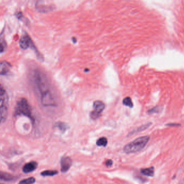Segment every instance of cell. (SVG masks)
I'll return each mask as SVG.
<instances>
[{"instance_id": "4", "label": "cell", "mask_w": 184, "mask_h": 184, "mask_svg": "<svg viewBox=\"0 0 184 184\" xmlns=\"http://www.w3.org/2000/svg\"><path fill=\"white\" fill-rule=\"evenodd\" d=\"M15 114L24 115L32 119L30 107L26 99H22L18 102L15 110Z\"/></svg>"}, {"instance_id": "12", "label": "cell", "mask_w": 184, "mask_h": 184, "mask_svg": "<svg viewBox=\"0 0 184 184\" xmlns=\"http://www.w3.org/2000/svg\"><path fill=\"white\" fill-rule=\"evenodd\" d=\"M108 144L107 138L105 137H101L97 140L96 144L99 146H105Z\"/></svg>"}, {"instance_id": "19", "label": "cell", "mask_w": 184, "mask_h": 184, "mask_svg": "<svg viewBox=\"0 0 184 184\" xmlns=\"http://www.w3.org/2000/svg\"><path fill=\"white\" fill-rule=\"evenodd\" d=\"M112 160H111V159H108L105 162V165L107 166V167H111L112 165Z\"/></svg>"}, {"instance_id": "3", "label": "cell", "mask_w": 184, "mask_h": 184, "mask_svg": "<svg viewBox=\"0 0 184 184\" xmlns=\"http://www.w3.org/2000/svg\"><path fill=\"white\" fill-rule=\"evenodd\" d=\"M9 99L7 93L2 86L0 88V114H1V121L5 122L7 118L8 109L9 104Z\"/></svg>"}, {"instance_id": "8", "label": "cell", "mask_w": 184, "mask_h": 184, "mask_svg": "<svg viewBox=\"0 0 184 184\" xmlns=\"http://www.w3.org/2000/svg\"><path fill=\"white\" fill-rule=\"evenodd\" d=\"M37 167V163L36 162H31L25 164L22 169L24 173H28L34 171Z\"/></svg>"}, {"instance_id": "20", "label": "cell", "mask_w": 184, "mask_h": 184, "mask_svg": "<svg viewBox=\"0 0 184 184\" xmlns=\"http://www.w3.org/2000/svg\"><path fill=\"white\" fill-rule=\"evenodd\" d=\"M167 126H180V124H167Z\"/></svg>"}, {"instance_id": "11", "label": "cell", "mask_w": 184, "mask_h": 184, "mask_svg": "<svg viewBox=\"0 0 184 184\" xmlns=\"http://www.w3.org/2000/svg\"><path fill=\"white\" fill-rule=\"evenodd\" d=\"M14 177L9 173L1 172V179L5 181H11L13 179Z\"/></svg>"}, {"instance_id": "18", "label": "cell", "mask_w": 184, "mask_h": 184, "mask_svg": "<svg viewBox=\"0 0 184 184\" xmlns=\"http://www.w3.org/2000/svg\"><path fill=\"white\" fill-rule=\"evenodd\" d=\"M162 110V108L159 107H156L153 108L152 109L149 110V113L150 114H154V113H159Z\"/></svg>"}, {"instance_id": "6", "label": "cell", "mask_w": 184, "mask_h": 184, "mask_svg": "<svg viewBox=\"0 0 184 184\" xmlns=\"http://www.w3.org/2000/svg\"><path fill=\"white\" fill-rule=\"evenodd\" d=\"M72 165V160L69 157H63L61 161V171L62 172H66L68 171Z\"/></svg>"}, {"instance_id": "2", "label": "cell", "mask_w": 184, "mask_h": 184, "mask_svg": "<svg viewBox=\"0 0 184 184\" xmlns=\"http://www.w3.org/2000/svg\"><path fill=\"white\" fill-rule=\"evenodd\" d=\"M150 140L149 136H142L126 145L124 149V152L126 153H132L140 151L144 149Z\"/></svg>"}, {"instance_id": "17", "label": "cell", "mask_w": 184, "mask_h": 184, "mask_svg": "<svg viewBox=\"0 0 184 184\" xmlns=\"http://www.w3.org/2000/svg\"><path fill=\"white\" fill-rule=\"evenodd\" d=\"M151 124H152L151 123H148L144 124V125L140 126V127L138 128L136 130H134L133 132H141L143 130H144L145 129H146L147 128L149 127L150 125H151Z\"/></svg>"}, {"instance_id": "16", "label": "cell", "mask_w": 184, "mask_h": 184, "mask_svg": "<svg viewBox=\"0 0 184 184\" xmlns=\"http://www.w3.org/2000/svg\"><path fill=\"white\" fill-rule=\"evenodd\" d=\"M57 171L55 170H47V171H43L41 175L43 176H53L57 174Z\"/></svg>"}, {"instance_id": "14", "label": "cell", "mask_w": 184, "mask_h": 184, "mask_svg": "<svg viewBox=\"0 0 184 184\" xmlns=\"http://www.w3.org/2000/svg\"><path fill=\"white\" fill-rule=\"evenodd\" d=\"M123 105L126 106H128L130 108H132L133 107V104L132 101L130 97H126L124 99L123 101Z\"/></svg>"}, {"instance_id": "7", "label": "cell", "mask_w": 184, "mask_h": 184, "mask_svg": "<svg viewBox=\"0 0 184 184\" xmlns=\"http://www.w3.org/2000/svg\"><path fill=\"white\" fill-rule=\"evenodd\" d=\"M32 43L30 38L28 36H24L22 37V38L20 40V47L24 50L29 48L30 45Z\"/></svg>"}, {"instance_id": "13", "label": "cell", "mask_w": 184, "mask_h": 184, "mask_svg": "<svg viewBox=\"0 0 184 184\" xmlns=\"http://www.w3.org/2000/svg\"><path fill=\"white\" fill-rule=\"evenodd\" d=\"M55 127L58 128L61 131L63 132H65L66 130L67 129V128H68V126H66V123L60 122L56 123L55 124Z\"/></svg>"}, {"instance_id": "5", "label": "cell", "mask_w": 184, "mask_h": 184, "mask_svg": "<svg viewBox=\"0 0 184 184\" xmlns=\"http://www.w3.org/2000/svg\"><path fill=\"white\" fill-rule=\"evenodd\" d=\"M93 110L90 113V117L93 120H96L100 116L101 113L105 108V105L102 101L97 100L93 104Z\"/></svg>"}, {"instance_id": "1", "label": "cell", "mask_w": 184, "mask_h": 184, "mask_svg": "<svg viewBox=\"0 0 184 184\" xmlns=\"http://www.w3.org/2000/svg\"><path fill=\"white\" fill-rule=\"evenodd\" d=\"M34 80L40 93V99L44 106H55L56 102L55 98L49 87L48 80L42 73L37 71L34 75Z\"/></svg>"}, {"instance_id": "15", "label": "cell", "mask_w": 184, "mask_h": 184, "mask_svg": "<svg viewBox=\"0 0 184 184\" xmlns=\"http://www.w3.org/2000/svg\"><path fill=\"white\" fill-rule=\"evenodd\" d=\"M35 182V178L34 177H30L27 179L22 180L18 184H33Z\"/></svg>"}, {"instance_id": "9", "label": "cell", "mask_w": 184, "mask_h": 184, "mask_svg": "<svg viewBox=\"0 0 184 184\" xmlns=\"http://www.w3.org/2000/svg\"><path fill=\"white\" fill-rule=\"evenodd\" d=\"M11 68V65L7 61H2L0 66V73L1 75H7L9 72Z\"/></svg>"}, {"instance_id": "10", "label": "cell", "mask_w": 184, "mask_h": 184, "mask_svg": "<svg viewBox=\"0 0 184 184\" xmlns=\"http://www.w3.org/2000/svg\"><path fill=\"white\" fill-rule=\"evenodd\" d=\"M140 172L144 175L153 177L154 175V167H151L147 169H141Z\"/></svg>"}]
</instances>
